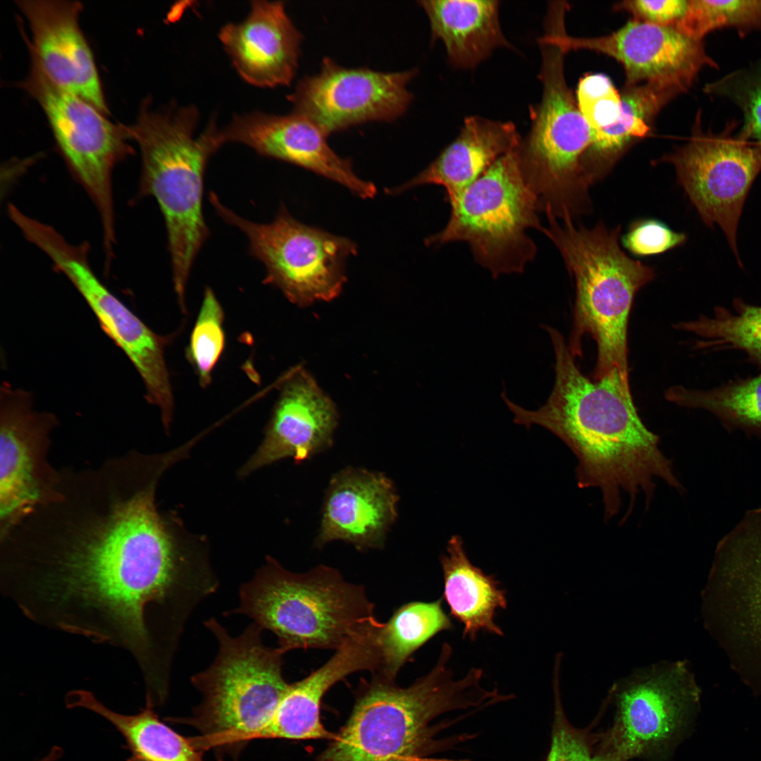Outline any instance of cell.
I'll use <instances>...</instances> for the list:
<instances>
[{
	"label": "cell",
	"mask_w": 761,
	"mask_h": 761,
	"mask_svg": "<svg viewBox=\"0 0 761 761\" xmlns=\"http://www.w3.org/2000/svg\"><path fill=\"white\" fill-rule=\"evenodd\" d=\"M416 73V69L383 72L347 68L327 57L318 72L298 81L287 99L293 112L329 136L364 123L401 117L413 99L408 85Z\"/></svg>",
	"instance_id": "17"
},
{
	"label": "cell",
	"mask_w": 761,
	"mask_h": 761,
	"mask_svg": "<svg viewBox=\"0 0 761 761\" xmlns=\"http://www.w3.org/2000/svg\"><path fill=\"white\" fill-rule=\"evenodd\" d=\"M665 398L688 408L706 409L729 427L761 433V374L709 390L674 385Z\"/></svg>",
	"instance_id": "31"
},
{
	"label": "cell",
	"mask_w": 761,
	"mask_h": 761,
	"mask_svg": "<svg viewBox=\"0 0 761 761\" xmlns=\"http://www.w3.org/2000/svg\"><path fill=\"white\" fill-rule=\"evenodd\" d=\"M544 233L560 252L575 282L574 321L567 346L575 358L583 356L582 340L590 335L597 345L590 376L600 380L619 370L629 378L628 323L635 295L655 278L652 268L633 260L620 248L619 228L602 224L592 228L557 221L546 214Z\"/></svg>",
	"instance_id": "5"
},
{
	"label": "cell",
	"mask_w": 761,
	"mask_h": 761,
	"mask_svg": "<svg viewBox=\"0 0 761 761\" xmlns=\"http://www.w3.org/2000/svg\"><path fill=\"white\" fill-rule=\"evenodd\" d=\"M576 95L578 107L595 133L618 120L621 109L620 92L607 75H585L579 82Z\"/></svg>",
	"instance_id": "36"
},
{
	"label": "cell",
	"mask_w": 761,
	"mask_h": 761,
	"mask_svg": "<svg viewBox=\"0 0 761 761\" xmlns=\"http://www.w3.org/2000/svg\"><path fill=\"white\" fill-rule=\"evenodd\" d=\"M204 625L217 639L218 651L207 669L192 676L202 700L182 722L200 732L190 740L202 753L255 739L290 686L283 675L286 652L266 646L256 624L235 637L215 619Z\"/></svg>",
	"instance_id": "7"
},
{
	"label": "cell",
	"mask_w": 761,
	"mask_h": 761,
	"mask_svg": "<svg viewBox=\"0 0 761 761\" xmlns=\"http://www.w3.org/2000/svg\"><path fill=\"white\" fill-rule=\"evenodd\" d=\"M364 586L320 564L292 573L271 557L240 589L232 612L252 618L273 632L285 652L295 649L336 650L377 619Z\"/></svg>",
	"instance_id": "6"
},
{
	"label": "cell",
	"mask_w": 761,
	"mask_h": 761,
	"mask_svg": "<svg viewBox=\"0 0 761 761\" xmlns=\"http://www.w3.org/2000/svg\"><path fill=\"white\" fill-rule=\"evenodd\" d=\"M554 35L567 51L588 50L607 55L621 64L625 85L670 82L687 89L705 67L716 68L703 41L691 39L673 27L632 19L608 35L577 37L567 35L565 21L553 25Z\"/></svg>",
	"instance_id": "18"
},
{
	"label": "cell",
	"mask_w": 761,
	"mask_h": 761,
	"mask_svg": "<svg viewBox=\"0 0 761 761\" xmlns=\"http://www.w3.org/2000/svg\"><path fill=\"white\" fill-rule=\"evenodd\" d=\"M452 655L445 642L432 669L407 687L376 673L361 681L348 720L316 761H422L433 749V719L491 698L481 686V669L454 679Z\"/></svg>",
	"instance_id": "3"
},
{
	"label": "cell",
	"mask_w": 761,
	"mask_h": 761,
	"mask_svg": "<svg viewBox=\"0 0 761 761\" xmlns=\"http://www.w3.org/2000/svg\"><path fill=\"white\" fill-rule=\"evenodd\" d=\"M65 703L68 708H85L109 721L125 740V748L129 751L126 761H204L202 752L190 738L161 722L149 703L137 714H121L109 709L92 692L82 689L68 693Z\"/></svg>",
	"instance_id": "29"
},
{
	"label": "cell",
	"mask_w": 761,
	"mask_h": 761,
	"mask_svg": "<svg viewBox=\"0 0 761 761\" xmlns=\"http://www.w3.org/2000/svg\"><path fill=\"white\" fill-rule=\"evenodd\" d=\"M443 599L404 604L387 622H381L378 636L380 665L376 674L395 680L401 667L417 650L438 633L452 629V621L443 608Z\"/></svg>",
	"instance_id": "30"
},
{
	"label": "cell",
	"mask_w": 761,
	"mask_h": 761,
	"mask_svg": "<svg viewBox=\"0 0 761 761\" xmlns=\"http://www.w3.org/2000/svg\"><path fill=\"white\" fill-rule=\"evenodd\" d=\"M33 244L73 285L104 333L132 362L144 383L147 401L159 408L168 431L174 403L164 351L171 337L154 332L109 291L92 270L85 245L68 242L52 226L38 230Z\"/></svg>",
	"instance_id": "15"
},
{
	"label": "cell",
	"mask_w": 761,
	"mask_h": 761,
	"mask_svg": "<svg viewBox=\"0 0 761 761\" xmlns=\"http://www.w3.org/2000/svg\"><path fill=\"white\" fill-rule=\"evenodd\" d=\"M168 468L128 452L70 471L4 543L0 588L45 627L122 648L144 681L170 670L186 621L218 588L203 542L159 512Z\"/></svg>",
	"instance_id": "1"
},
{
	"label": "cell",
	"mask_w": 761,
	"mask_h": 761,
	"mask_svg": "<svg viewBox=\"0 0 761 761\" xmlns=\"http://www.w3.org/2000/svg\"><path fill=\"white\" fill-rule=\"evenodd\" d=\"M219 39L240 76L259 87L289 85L298 68L303 36L284 2L253 1L246 18L220 29Z\"/></svg>",
	"instance_id": "23"
},
{
	"label": "cell",
	"mask_w": 761,
	"mask_h": 761,
	"mask_svg": "<svg viewBox=\"0 0 761 761\" xmlns=\"http://www.w3.org/2000/svg\"><path fill=\"white\" fill-rule=\"evenodd\" d=\"M700 691L685 662H662L615 683L605 700L612 712L606 727L590 726L603 761H671L692 733Z\"/></svg>",
	"instance_id": "9"
},
{
	"label": "cell",
	"mask_w": 761,
	"mask_h": 761,
	"mask_svg": "<svg viewBox=\"0 0 761 761\" xmlns=\"http://www.w3.org/2000/svg\"><path fill=\"white\" fill-rule=\"evenodd\" d=\"M224 313L214 291L206 287L192 329L187 356L202 387L207 386L211 373L225 346Z\"/></svg>",
	"instance_id": "35"
},
{
	"label": "cell",
	"mask_w": 761,
	"mask_h": 761,
	"mask_svg": "<svg viewBox=\"0 0 761 761\" xmlns=\"http://www.w3.org/2000/svg\"><path fill=\"white\" fill-rule=\"evenodd\" d=\"M433 40L440 39L457 68H470L498 47L512 49L499 22L495 0H422Z\"/></svg>",
	"instance_id": "26"
},
{
	"label": "cell",
	"mask_w": 761,
	"mask_h": 761,
	"mask_svg": "<svg viewBox=\"0 0 761 761\" xmlns=\"http://www.w3.org/2000/svg\"><path fill=\"white\" fill-rule=\"evenodd\" d=\"M688 0H629L614 5L616 11L630 13L633 19L663 27H674L684 15Z\"/></svg>",
	"instance_id": "39"
},
{
	"label": "cell",
	"mask_w": 761,
	"mask_h": 761,
	"mask_svg": "<svg viewBox=\"0 0 761 761\" xmlns=\"http://www.w3.org/2000/svg\"><path fill=\"white\" fill-rule=\"evenodd\" d=\"M686 236L655 219L635 221L622 237L624 247L640 256L662 254L683 244Z\"/></svg>",
	"instance_id": "38"
},
{
	"label": "cell",
	"mask_w": 761,
	"mask_h": 761,
	"mask_svg": "<svg viewBox=\"0 0 761 761\" xmlns=\"http://www.w3.org/2000/svg\"><path fill=\"white\" fill-rule=\"evenodd\" d=\"M399 495L384 474L346 467L331 478L322 507L317 547L342 540L358 550L381 549L397 518Z\"/></svg>",
	"instance_id": "22"
},
{
	"label": "cell",
	"mask_w": 761,
	"mask_h": 761,
	"mask_svg": "<svg viewBox=\"0 0 761 761\" xmlns=\"http://www.w3.org/2000/svg\"><path fill=\"white\" fill-rule=\"evenodd\" d=\"M674 28L700 41L722 28L734 29L745 36L761 30V0H688L686 12Z\"/></svg>",
	"instance_id": "33"
},
{
	"label": "cell",
	"mask_w": 761,
	"mask_h": 761,
	"mask_svg": "<svg viewBox=\"0 0 761 761\" xmlns=\"http://www.w3.org/2000/svg\"><path fill=\"white\" fill-rule=\"evenodd\" d=\"M554 676V716L545 761H603L594 750L590 727L577 728L567 719L560 698L559 676Z\"/></svg>",
	"instance_id": "37"
},
{
	"label": "cell",
	"mask_w": 761,
	"mask_h": 761,
	"mask_svg": "<svg viewBox=\"0 0 761 761\" xmlns=\"http://www.w3.org/2000/svg\"><path fill=\"white\" fill-rule=\"evenodd\" d=\"M703 611L735 668L761 694V507L747 512L717 544Z\"/></svg>",
	"instance_id": "12"
},
{
	"label": "cell",
	"mask_w": 761,
	"mask_h": 761,
	"mask_svg": "<svg viewBox=\"0 0 761 761\" xmlns=\"http://www.w3.org/2000/svg\"><path fill=\"white\" fill-rule=\"evenodd\" d=\"M17 5L32 32V56L58 89L109 113L92 50L80 27L78 1L23 0Z\"/></svg>",
	"instance_id": "20"
},
{
	"label": "cell",
	"mask_w": 761,
	"mask_h": 761,
	"mask_svg": "<svg viewBox=\"0 0 761 761\" xmlns=\"http://www.w3.org/2000/svg\"><path fill=\"white\" fill-rule=\"evenodd\" d=\"M733 307L734 311L717 307L711 317L701 316L694 321L679 322L674 328L703 338L695 343L698 349H740L761 366V307L737 299Z\"/></svg>",
	"instance_id": "32"
},
{
	"label": "cell",
	"mask_w": 761,
	"mask_h": 761,
	"mask_svg": "<svg viewBox=\"0 0 761 761\" xmlns=\"http://www.w3.org/2000/svg\"><path fill=\"white\" fill-rule=\"evenodd\" d=\"M23 87L37 100L73 175L99 213L107 258L115 243L113 171L129 152L128 127L106 119L83 99L54 86L32 63Z\"/></svg>",
	"instance_id": "13"
},
{
	"label": "cell",
	"mask_w": 761,
	"mask_h": 761,
	"mask_svg": "<svg viewBox=\"0 0 761 761\" xmlns=\"http://www.w3.org/2000/svg\"><path fill=\"white\" fill-rule=\"evenodd\" d=\"M192 106L151 110L145 102L128 127L141 154L140 190L157 202L167 232L173 283L181 310L194 262L209 236L203 211L204 175L224 144L214 120L198 135Z\"/></svg>",
	"instance_id": "4"
},
{
	"label": "cell",
	"mask_w": 761,
	"mask_h": 761,
	"mask_svg": "<svg viewBox=\"0 0 761 761\" xmlns=\"http://www.w3.org/2000/svg\"><path fill=\"white\" fill-rule=\"evenodd\" d=\"M338 423L333 402L308 372L298 368L283 382L264 438L239 474L247 476L286 457L304 462L333 445Z\"/></svg>",
	"instance_id": "21"
},
{
	"label": "cell",
	"mask_w": 761,
	"mask_h": 761,
	"mask_svg": "<svg viewBox=\"0 0 761 761\" xmlns=\"http://www.w3.org/2000/svg\"><path fill=\"white\" fill-rule=\"evenodd\" d=\"M704 91L736 105L743 116L739 134L761 144V61L706 85Z\"/></svg>",
	"instance_id": "34"
},
{
	"label": "cell",
	"mask_w": 761,
	"mask_h": 761,
	"mask_svg": "<svg viewBox=\"0 0 761 761\" xmlns=\"http://www.w3.org/2000/svg\"><path fill=\"white\" fill-rule=\"evenodd\" d=\"M209 201L225 222L247 237L250 254L265 266V284L299 307L340 294L347 280L346 261L357 253L354 242L299 222L283 204L271 222L261 223L237 215L213 192Z\"/></svg>",
	"instance_id": "11"
},
{
	"label": "cell",
	"mask_w": 761,
	"mask_h": 761,
	"mask_svg": "<svg viewBox=\"0 0 761 761\" xmlns=\"http://www.w3.org/2000/svg\"><path fill=\"white\" fill-rule=\"evenodd\" d=\"M521 140L511 122L469 116L457 138L435 159L413 178L387 192L397 194L415 187L437 185L444 187L450 204L499 158L516 148Z\"/></svg>",
	"instance_id": "25"
},
{
	"label": "cell",
	"mask_w": 761,
	"mask_h": 761,
	"mask_svg": "<svg viewBox=\"0 0 761 761\" xmlns=\"http://www.w3.org/2000/svg\"><path fill=\"white\" fill-rule=\"evenodd\" d=\"M541 52L540 102L530 108L531 127L516 147L522 176L541 211L573 219L589 205L591 183L585 168L595 131L581 114L564 74L567 51L545 27Z\"/></svg>",
	"instance_id": "8"
},
{
	"label": "cell",
	"mask_w": 761,
	"mask_h": 761,
	"mask_svg": "<svg viewBox=\"0 0 761 761\" xmlns=\"http://www.w3.org/2000/svg\"><path fill=\"white\" fill-rule=\"evenodd\" d=\"M32 395L2 383L0 391V537L37 508L60 496L61 471L48 459L51 412H37Z\"/></svg>",
	"instance_id": "16"
},
{
	"label": "cell",
	"mask_w": 761,
	"mask_h": 761,
	"mask_svg": "<svg viewBox=\"0 0 761 761\" xmlns=\"http://www.w3.org/2000/svg\"><path fill=\"white\" fill-rule=\"evenodd\" d=\"M450 207L445 226L425 239L428 247L465 242L495 278L522 273L535 259L537 247L528 231H542L541 210L522 176L516 148L499 158Z\"/></svg>",
	"instance_id": "10"
},
{
	"label": "cell",
	"mask_w": 761,
	"mask_h": 761,
	"mask_svg": "<svg viewBox=\"0 0 761 761\" xmlns=\"http://www.w3.org/2000/svg\"><path fill=\"white\" fill-rule=\"evenodd\" d=\"M378 621L349 638L334 655L309 676L290 686L256 738H328L320 719L322 699L336 683L360 671L376 672L380 665Z\"/></svg>",
	"instance_id": "24"
},
{
	"label": "cell",
	"mask_w": 761,
	"mask_h": 761,
	"mask_svg": "<svg viewBox=\"0 0 761 761\" xmlns=\"http://www.w3.org/2000/svg\"><path fill=\"white\" fill-rule=\"evenodd\" d=\"M440 562L443 598L450 615L462 624L463 638L474 641L481 631L503 636L495 617L498 610L507 608L506 591L499 588L493 575L485 574L470 562L459 536L450 538Z\"/></svg>",
	"instance_id": "27"
},
{
	"label": "cell",
	"mask_w": 761,
	"mask_h": 761,
	"mask_svg": "<svg viewBox=\"0 0 761 761\" xmlns=\"http://www.w3.org/2000/svg\"><path fill=\"white\" fill-rule=\"evenodd\" d=\"M221 132L224 144L240 143L261 156L302 167L340 184L359 197L373 198L377 192L373 182L354 173L350 159L332 149L327 135L293 111L285 115L260 111L238 114Z\"/></svg>",
	"instance_id": "19"
},
{
	"label": "cell",
	"mask_w": 761,
	"mask_h": 761,
	"mask_svg": "<svg viewBox=\"0 0 761 761\" xmlns=\"http://www.w3.org/2000/svg\"><path fill=\"white\" fill-rule=\"evenodd\" d=\"M687 90L670 82L624 85L620 92L621 109L618 120L595 133L586 154L585 168L591 182L602 178L629 149L647 137L660 111Z\"/></svg>",
	"instance_id": "28"
},
{
	"label": "cell",
	"mask_w": 761,
	"mask_h": 761,
	"mask_svg": "<svg viewBox=\"0 0 761 761\" xmlns=\"http://www.w3.org/2000/svg\"><path fill=\"white\" fill-rule=\"evenodd\" d=\"M737 127L732 120L719 132L705 130L699 111L688 142L658 161L674 166L703 221L722 230L741 264L737 229L747 194L761 171V144L742 137Z\"/></svg>",
	"instance_id": "14"
},
{
	"label": "cell",
	"mask_w": 761,
	"mask_h": 761,
	"mask_svg": "<svg viewBox=\"0 0 761 761\" xmlns=\"http://www.w3.org/2000/svg\"><path fill=\"white\" fill-rule=\"evenodd\" d=\"M540 328L554 350V385L545 404L534 410L522 407L502 392L514 423L526 428L540 426L571 450L578 460L577 485L601 490L605 519L619 513L622 493L630 497V512L641 493L648 507L655 478L681 490L672 461L659 447L660 437L638 414L629 378L619 370L597 380L585 376L562 333L547 324Z\"/></svg>",
	"instance_id": "2"
},
{
	"label": "cell",
	"mask_w": 761,
	"mask_h": 761,
	"mask_svg": "<svg viewBox=\"0 0 761 761\" xmlns=\"http://www.w3.org/2000/svg\"><path fill=\"white\" fill-rule=\"evenodd\" d=\"M63 750L58 746H54L49 754L37 761H56L62 755Z\"/></svg>",
	"instance_id": "40"
}]
</instances>
